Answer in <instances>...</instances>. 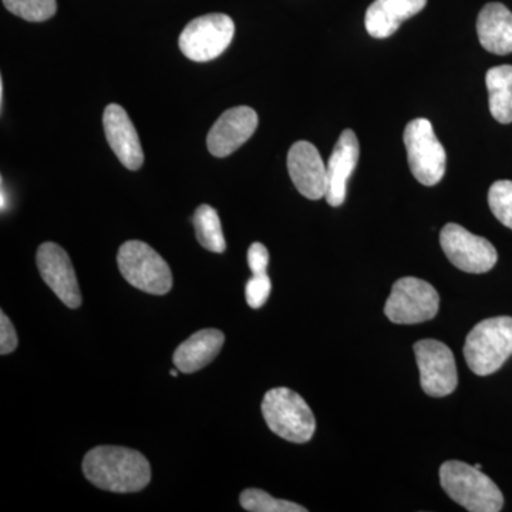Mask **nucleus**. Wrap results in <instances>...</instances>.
<instances>
[{"instance_id": "obj_24", "label": "nucleus", "mask_w": 512, "mask_h": 512, "mask_svg": "<svg viewBox=\"0 0 512 512\" xmlns=\"http://www.w3.org/2000/svg\"><path fill=\"white\" fill-rule=\"evenodd\" d=\"M271 291L272 284L268 274L252 275L245 285V298L252 309H259L268 301Z\"/></svg>"}, {"instance_id": "obj_28", "label": "nucleus", "mask_w": 512, "mask_h": 512, "mask_svg": "<svg viewBox=\"0 0 512 512\" xmlns=\"http://www.w3.org/2000/svg\"><path fill=\"white\" fill-rule=\"evenodd\" d=\"M178 372H180V370H171L170 372V375L173 376V377H177L178 376Z\"/></svg>"}, {"instance_id": "obj_20", "label": "nucleus", "mask_w": 512, "mask_h": 512, "mask_svg": "<svg viewBox=\"0 0 512 512\" xmlns=\"http://www.w3.org/2000/svg\"><path fill=\"white\" fill-rule=\"evenodd\" d=\"M192 222H194L195 235L202 247L214 254L225 252L227 242L222 232L220 215L211 205H200L195 211Z\"/></svg>"}, {"instance_id": "obj_26", "label": "nucleus", "mask_w": 512, "mask_h": 512, "mask_svg": "<svg viewBox=\"0 0 512 512\" xmlns=\"http://www.w3.org/2000/svg\"><path fill=\"white\" fill-rule=\"evenodd\" d=\"M248 265L252 275L266 274L269 265V252L261 242H254L248 249Z\"/></svg>"}, {"instance_id": "obj_16", "label": "nucleus", "mask_w": 512, "mask_h": 512, "mask_svg": "<svg viewBox=\"0 0 512 512\" xmlns=\"http://www.w3.org/2000/svg\"><path fill=\"white\" fill-rule=\"evenodd\" d=\"M427 0H375L366 12L367 33L386 39L399 30L404 20L413 18L426 8Z\"/></svg>"}, {"instance_id": "obj_18", "label": "nucleus", "mask_w": 512, "mask_h": 512, "mask_svg": "<svg viewBox=\"0 0 512 512\" xmlns=\"http://www.w3.org/2000/svg\"><path fill=\"white\" fill-rule=\"evenodd\" d=\"M225 336L218 329H202L181 343L174 352V365L181 373H195L220 355Z\"/></svg>"}, {"instance_id": "obj_14", "label": "nucleus", "mask_w": 512, "mask_h": 512, "mask_svg": "<svg viewBox=\"0 0 512 512\" xmlns=\"http://www.w3.org/2000/svg\"><path fill=\"white\" fill-rule=\"evenodd\" d=\"M104 133L107 143L120 163L128 170L136 171L143 167L144 153L133 121L119 104H109L104 110Z\"/></svg>"}, {"instance_id": "obj_21", "label": "nucleus", "mask_w": 512, "mask_h": 512, "mask_svg": "<svg viewBox=\"0 0 512 512\" xmlns=\"http://www.w3.org/2000/svg\"><path fill=\"white\" fill-rule=\"evenodd\" d=\"M239 503L245 511L251 512H306L302 505L286 500H276L259 488H248L242 491Z\"/></svg>"}, {"instance_id": "obj_10", "label": "nucleus", "mask_w": 512, "mask_h": 512, "mask_svg": "<svg viewBox=\"0 0 512 512\" xmlns=\"http://www.w3.org/2000/svg\"><path fill=\"white\" fill-rule=\"evenodd\" d=\"M421 389L427 396L444 397L457 389L458 375L453 352L443 342L424 339L414 345Z\"/></svg>"}, {"instance_id": "obj_6", "label": "nucleus", "mask_w": 512, "mask_h": 512, "mask_svg": "<svg viewBox=\"0 0 512 512\" xmlns=\"http://www.w3.org/2000/svg\"><path fill=\"white\" fill-rule=\"evenodd\" d=\"M403 140L414 178L426 187L439 184L446 174L447 154L433 124L427 119L410 121L404 128Z\"/></svg>"}, {"instance_id": "obj_13", "label": "nucleus", "mask_w": 512, "mask_h": 512, "mask_svg": "<svg viewBox=\"0 0 512 512\" xmlns=\"http://www.w3.org/2000/svg\"><path fill=\"white\" fill-rule=\"evenodd\" d=\"M288 171L296 190L308 200L326 197L328 170L318 148L309 141H298L288 153Z\"/></svg>"}, {"instance_id": "obj_8", "label": "nucleus", "mask_w": 512, "mask_h": 512, "mask_svg": "<svg viewBox=\"0 0 512 512\" xmlns=\"http://www.w3.org/2000/svg\"><path fill=\"white\" fill-rule=\"evenodd\" d=\"M439 308L440 296L433 285L423 279L406 276L394 282L384 313L390 322L397 325H416L433 319Z\"/></svg>"}, {"instance_id": "obj_17", "label": "nucleus", "mask_w": 512, "mask_h": 512, "mask_svg": "<svg viewBox=\"0 0 512 512\" xmlns=\"http://www.w3.org/2000/svg\"><path fill=\"white\" fill-rule=\"evenodd\" d=\"M481 46L494 55L512 53V12L503 3H488L477 19Z\"/></svg>"}, {"instance_id": "obj_5", "label": "nucleus", "mask_w": 512, "mask_h": 512, "mask_svg": "<svg viewBox=\"0 0 512 512\" xmlns=\"http://www.w3.org/2000/svg\"><path fill=\"white\" fill-rule=\"evenodd\" d=\"M117 264L128 284L140 291L165 295L173 288L170 266L146 242H124L117 255Z\"/></svg>"}, {"instance_id": "obj_12", "label": "nucleus", "mask_w": 512, "mask_h": 512, "mask_svg": "<svg viewBox=\"0 0 512 512\" xmlns=\"http://www.w3.org/2000/svg\"><path fill=\"white\" fill-rule=\"evenodd\" d=\"M258 123V114L251 107L239 106L225 111L208 133V150L215 157L231 156L254 136Z\"/></svg>"}, {"instance_id": "obj_4", "label": "nucleus", "mask_w": 512, "mask_h": 512, "mask_svg": "<svg viewBox=\"0 0 512 512\" xmlns=\"http://www.w3.org/2000/svg\"><path fill=\"white\" fill-rule=\"evenodd\" d=\"M262 416L276 436L291 443H308L316 430V420L308 403L286 387L269 390L262 400Z\"/></svg>"}, {"instance_id": "obj_22", "label": "nucleus", "mask_w": 512, "mask_h": 512, "mask_svg": "<svg viewBox=\"0 0 512 512\" xmlns=\"http://www.w3.org/2000/svg\"><path fill=\"white\" fill-rule=\"evenodd\" d=\"M3 5L28 22H45L53 18L57 10L56 0H3Z\"/></svg>"}, {"instance_id": "obj_7", "label": "nucleus", "mask_w": 512, "mask_h": 512, "mask_svg": "<svg viewBox=\"0 0 512 512\" xmlns=\"http://www.w3.org/2000/svg\"><path fill=\"white\" fill-rule=\"evenodd\" d=\"M234 35V20L224 13H210L191 20L185 26L178 46L192 62H210L228 49Z\"/></svg>"}, {"instance_id": "obj_1", "label": "nucleus", "mask_w": 512, "mask_h": 512, "mask_svg": "<svg viewBox=\"0 0 512 512\" xmlns=\"http://www.w3.org/2000/svg\"><path fill=\"white\" fill-rule=\"evenodd\" d=\"M83 474L110 493H138L151 481L150 463L140 451L117 446L93 448L83 460Z\"/></svg>"}, {"instance_id": "obj_19", "label": "nucleus", "mask_w": 512, "mask_h": 512, "mask_svg": "<svg viewBox=\"0 0 512 512\" xmlns=\"http://www.w3.org/2000/svg\"><path fill=\"white\" fill-rule=\"evenodd\" d=\"M491 116L498 123H512V66L493 67L485 76Z\"/></svg>"}, {"instance_id": "obj_23", "label": "nucleus", "mask_w": 512, "mask_h": 512, "mask_svg": "<svg viewBox=\"0 0 512 512\" xmlns=\"http://www.w3.org/2000/svg\"><path fill=\"white\" fill-rule=\"evenodd\" d=\"M488 205L494 217L505 227L512 229V181L501 180L491 185Z\"/></svg>"}, {"instance_id": "obj_27", "label": "nucleus", "mask_w": 512, "mask_h": 512, "mask_svg": "<svg viewBox=\"0 0 512 512\" xmlns=\"http://www.w3.org/2000/svg\"><path fill=\"white\" fill-rule=\"evenodd\" d=\"M0 207H2V211H5L6 207H8V198H6L5 185H3V181H2V205H0Z\"/></svg>"}, {"instance_id": "obj_2", "label": "nucleus", "mask_w": 512, "mask_h": 512, "mask_svg": "<svg viewBox=\"0 0 512 512\" xmlns=\"http://www.w3.org/2000/svg\"><path fill=\"white\" fill-rule=\"evenodd\" d=\"M440 483L448 497L467 511L503 510L504 495L500 488L476 466L463 461H446L440 467Z\"/></svg>"}, {"instance_id": "obj_3", "label": "nucleus", "mask_w": 512, "mask_h": 512, "mask_svg": "<svg viewBox=\"0 0 512 512\" xmlns=\"http://www.w3.org/2000/svg\"><path fill=\"white\" fill-rule=\"evenodd\" d=\"M512 356V318L497 316L477 323L464 343V357L471 372L490 376Z\"/></svg>"}, {"instance_id": "obj_9", "label": "nucleus", "mask_w": 512, "mask_h": 512, "mask_svg": "<svg viewBox=\"0 0 512 512\" xmlns=\"http://www.w3.org/2000/svg\"><path fill=\"white\" fill-rule=\"evenodd\" d=\"M440 244L448 261L468 274H485L498 261L497 249L488 239L471 234L457 224L441 229Z\"/></svg>"}, {"instance_id": "obj_25", "label": "nucleus", "mask_w": 512, "mask_h": 512, "mask_svg": "<svg viewBox=\"0 0 512 512\" xmlns=\"http://www.w3.org/2000/svg\"><path fill=\"white\" fill-rule=\"evenodd\" d=\"M18 343V333H16L12 320L6 316V313H0V353L2 356L15 352Z\"/></svg>"}, {"instance_id": "obj_15", "label": "nucleus", "mask_w": 512, "mask_h": 512, "mask_svg": "<svg viewBox=\"0 0 512 512\" xmlns=\"http://www.w3.org/2000/svg\"><path fill=\"white\" fill-rule=\"evenodd\" d=\"M360 157L359 141L352 130L340 134L338 143L333 148L326 170H328V190L326 201L330 207H340L346 200L348 181L355 171Z\"/></svg>"}, {"instance_id": "obj_11", "label": "nucleus", "mask_w": 512, "mask_h": 512, "mask_svg": "<svg viewBox=\"0 0 512 512\" xmlns=\"http://www.w3.org/2000/svg\"><path fill=\"white\" fill-rule=\"evenodd\" d=\"M37 268L47 286L70 309L82 305V293L72 261L55 242H45L37 249Z\"/></svg>"}]
</instances>
